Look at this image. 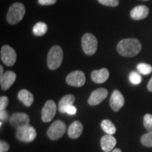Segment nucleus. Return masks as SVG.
<instances>
[{"mask_svg": "<svg viewBox=\"0 0 152 152\" xmlns=\"http://www.w3.org/2000/svg\"><path fill=\"white\" fill-rule=\"evenodd\" d=\"M144 126L149 132H152V115L147 113L144 116Z\"/></svg>", "mask_w": 152, "mask_h": 152, "instance_id": "nucleus-25", "label": "nucleus"}, {"mask_svg": "<svg viewBox=\"0 0 152 152\" xmlns=\"http://www.w3.org/2000/svg\"><path fill=\"white\" fill-rule=\"evenodd\" d=\"M64 52L61 47L58 45H54L49 50L47 56V66L49 69L56 70L61 65Z\"/></svg>", "mask_w": 152, "mask_h": 152, "instance_id": "nucleus-3", "label": "nucleus"}, {"mask_svg": "<svg viewBox=\"0 0 152 152\" xmlns=\"http://www.w3.org/2000/svg\"><path fill=\"white\" fill-rule=\"evenodd\" d=\"M48 30L47 25L43 22H39L36 23L33 28V33L36 36L45 35Z\"/></svg>", "mask_w": 152, "mask_h": 152, "instance_id": "nucleus-21", "label": "nucleus"}, {"mask_svg": "<svg viewBox=\"0 0 152 152\" xmlns=\"http://www.w3.org/2000/svg\"><path fill=\"white\" fill-rule=\"evenodd\" d=\"M109 104L113 111H118L125 104V99L122 93L118 90H114L110 98Z\"/></svg>", "mask_w": 152, "mask_h": 152, "instance_id": "nucleus-11", "label": "nucleus"}, {"mask_svg": "<svg viewBox=\"0 0 152 152\" xmlns=\"http://www.w3.org/2000/svg\"><path fill=\"white\" fill-rule=\"evenodd\" d=\"M141 142L147 147H152V132H148L141 137Z\"/></svg>", "mask_w": 152, "mask_h": 152, "instance_id": "nucleus-23", "label": "nucleus"}, {"mask_svg": "<svg viewBox=\"0 0 152 152\" xmlns=\"http://www.w3.org/2000/svg\"><path fill=\"white\" fill-rule=\"evenodd\" d=\"M16 75L14 71H8L4 73L2 77L0 78L1 88L4 91L9 90L16 81Z\"/></svg>", "mask_w": 152, "mask_h": 152, "instance_id": "nucleus-14", "label": "nucleus"}, {"mask_svg": "<svg viewBox=\"0 0 152 152\" xmlns=\"http://www.w3.org/2000/svg\"><path fill=\"white\" fill-rule=\"evenodd\" d=\"M11 125L16 129L30 124V117L28 114L24 113H15L11 115L9 118Z\"/></svg>", "mask_w": 152, "mask_h": 152, "instance_id": "nucleus-10", "label": "nucleus"}, {"mask_svg": "<svg viewBox=\"0 0 152 152\" xmlns=\"http://www.w3.org/2000/svg\"><path fill=\"white\" fill-rule=\"evenodd\" d=\"M4 68L2 67V66H0V78L2 77V76L4 75Z\"/></svg>", "mask_w": 152, "mask_h": 152, "instance_id": "nucleus-33", "label": "nucleus"}, {"mask_svg": "<svg viewBox=\"0 0 152 152\" xmlns=\"http://www.w3.org/2000/svg\"><path fill=\"white\" fill-rule=\"evenodd\" d=\"M137 69L139 73L143 74V75H149L152 72V67L151 65L145 63H140L137 66Z\"/></svg>", "mask_w": 152, "mask_h": 152, "instance_id": "nucleus-22", "label": "nucleus"}, {"mask_svg": "<svg viewBox=\"0 0 152 152\" xmlns=\"http://www.w3.org/2000/svg\"><path fill=\"white\" fill-rule=\"evenodd\" d=\"M57 0H38V3L40 5L48 6L53 5L56 2Z\"/></svg>", "mask_w": 152, "mask_h": 152, "instance_id": "nucleus-29", "label": "nucleus"}, {"mask_svg": "<svg viewBox=\"0 0 152 152\" xmlns=\"http://www.w3.org/2000/svg\"><path fill=\"white\" fill-rule=\"evenodd\" d=\"M147 89H148V90L149 91V92H152V77H151V79H150V80L149 81V83H148Z\"/></svg>", "mask_w": 152, "mask_h": 152, "instance_id": "nucleus-32", "label": "nucleus"}, {"mask_svg": "<svg viewBox=\"0 0 152 152\" xmlns=\"http://www.w3.org/2000/svg\"><path fill=\"white\" fill-rule=\"evenodd\" d=\"M16 53L12 47L4 45L1 49V59L7 66H14L16 61Z\"/></svg>", "mask_w": 152, "mask_h": 152, "instance_id": "nucleus-7", "label": "nucleus"}, {"mask_svg": "<svg viewBox=\"0 0 152 152\" xmlns=\"http://www.w3.org/2000/svg\"><path fill=\"white\" fill-rule=\"evenodd\" d=\"M109 72L107 68H102L100 70H95L91 73V77L93 82L97 84H102L109 79Z\"/></svg>", "mask_w": 152, "mask_h": 152, "instance_id": "nucleus-15", "label": "nucleus"}, {"mask_svg": "<svg viewBox=\"0 0 152 152\" xmlns=\"http://www.w3.org/2000/svg\"><path fill=\"white\" fill-rule=\"evenodd\" d=\"M149 9L145 5H139L134 7L130 11L131 18L134 20H142L149 16Z\"/></svg>", "mask_w": 152, "mask_h": 152, "instance_id": "nucleus-13", "label": "nucleus"}, {"mask_svg": "<svg viewBox=\"0 0 152 152\" xmlns=\"http://www.w3.org/2000/svg\"><path fill=\"white\" fill-rule=\"evenodd\" d=\"M25 14L26 8L22 3L16 2L13 4L7 13V22L10 25L17 24L23 18Z\"/></svg>", "mask_w": 152, "mask_h": 152, "instance_id": "nucleus-2", "label": "nucleus"}, {"mask_svg": "<svg viewBox=\"0 0 152 152\" xmlns=\"http://www.w3.org/2000/svg\"><path fill=\"white\" fill-rule=\"evenodd\" d=\"M112 152H122V151H121V150L120 149H118V148H116V149H113V151H112Z\"/></svg>", "mask_w": 152, "mask_h": 152, "instance_id": "nucleus-34", "label": "nucleus"}, {"mask_svg": "<svg viewBox=\"0 0 152 152\" xmlns=\"http://www.w3.org/2000/svg\"><path fill=\"white\" fill-rule=\"evenodd\" d=\"M16 136L19 141L23 142H31L34 141L37 137V132L33 126L28 125L17 129Z\"/></svg>", "mask_w": 152, "mask_h": 152, "instance_id": "nucleus-6", "label": "nucleus"}, {"mask_svg": "<svg viewBox=\"0 0 152 152\" xmlns=\"http://www.w3.org/2000/svg\"><path fill=\"white\" fill-rule=\"evenodd\" d=\"M142 50V44L135 38H127L119 42L117 51L121 56L133 57L137 55Z\"/></svg>", "mask_w": 152, "mask_h": 152, "instance_id": "nucleus-1", "label": "nucleus"}, {"mask_svg": "<svg viewBox=\"0 0 152 152\" xmlns=\"http://www.w3.org/2000/svg\"><path fill=\"white\" fill-rule=\"evenodd\" d=\"M8 118V113H7L6 110H2V111H0V118H1V121H7Z\"/></svg>", "mask_w": 152, "mask_h": 152, "instance_id": "nucleus-31", "label": "nucleus"}, {"mask_svg": "<svg viewBox=\"0 0 152 152\" xmlns=\"http://www.w3.org/2000/svg\"><path fill=\"white\" fill-rule=\"evenodd\" d=\"M76 112H77V109L73 105L68 106L66 109V113L69 115H75Z\"/></svg>", "mask_w": 152, "mask_h": 152, "instance_id": "nucleus-30", "label": "nucleus"}, {"mask_svg": "<svg viewBox=\"0 0 152 152\" xmlns=\"http://www.w3.org/2000/svg\"><path fill=\"white\" fill-rule=\"evenodd\" d=\"M108 90L105 88H99L92 92L88 99V104L90 106H96L99 104L107 97Z\"/></svg>", "mask_w": 152, "mask_h": 152, "instance_id": "nucleus-12", "label": "nucleus"}, {"mask_svg": "<svg viewBox=\"0 0 152 152\" xmlns=\"http://www.w3.org/2000/svg\"><path fill=\"white\" fill-rule=\"evenodd\" d=\"M9 104V99L7 96H3L0 97V111L5 110Z\"/></svg>", "mask_w": 152, "mask_h": 152, "instance_id": "nucleus-27", "label": "nucleus"}, {"mask_svg": "<svg viewBox=\"0 0 152 152\" xmlns=\"http://www.w3.org/2000/svg\"><path fill=\"white\" fill-rule=\"evenodd\" d=\"M66 125L65 123L60 120L54 121L47 130V134L48 137L52 140H57L62 137L65 134Z\"/></svg>", "mask_w": 152, "mask_h": 152, "instance_id": "nucleus-5", "label": "nucleus"}, {"mask_svg": "<svg viewBox=\"0 0 152 152\" xmlns=\"http://www.w3.org/2000/svg\"><path fill=\"white\" fill-rule=\"evenodd\" d=\"M56 113V105L52 100L47 101L42 110V120L43 122H50Z\"/></svg>", "mask_w": 152, "mask_h": 152, "instance_id": "nucleus-9", "label": "nucleus"}, {"mask_svg": "<svg viewBox=\"0 0 152 152\" xmlns=\"http://www.w3.org/2000/svg\"><path fill=\"white\" fill-rule=\"evenodd\" d=\"M101 147L104 152H110L116 145V139L111 134H106L101 139Z\"/></svg>", "mask_w": 152, "mask_h": 152, "instance_id": "nucleus-16", "label": "nucleus"}, {"mask_svg": "<svg viewBox=\"0 0 152 152\" xmlns=\"http://www.w3.org/2000/svg\"><path fill=\"white\" fill-rule=\"evenodd\" d=\"M86 81L85 73L83 71H75L71 72L66 77V83L73 87H83Z\"/></svg>", "mask_w": 152, "mask_h": 152, "instance_id": "nucleus-8", "label": "nucleus"}, {"mask_svg": "<svg viewBox=\"0 0 152 152\" xmlns=\"http://www.w3.org/2000/svg\"><path fill=\"white\" fill-rule=\"evenodd\" d=\"M129 80H130V83L132 84L139 85L142 82V77L140 75V74L138 73L137 72L132 71L129 75Z\"/></svg>", "mask_w": 152, "mask_h": 152, "instance_id": "nucleus-24", "label": "nucleus"}, {"mask_svg": "<svg viewBox=\"0 0 152 152\" xmlns=\"http://www.w3.org/2000/svg\"><path fill=\"white\" fill-rule=\"evenodd\" d=\"M75 100V97L73 94H66L63 96L58 102V111L61 113H66V109L67 106L73 105Z\"/></svg>", "mask_w": 152, "mask_h": 152, "instance_id": "nucleus-18", "label": "nucleus"}, {"mask_svg": "<svg viewBox=\"0 0 152 152\" xmlns=\"http://www.w3.org/2000/svg\"><path fill=\"white\" fill-rule=\"evenodd\" d=\"M98 1L106 7H115L119 4V0H98Z\"/></svg>", "mask_w": 152, "mask_h": 152, "instance_id": "nucleus-26", "label": "nucleus"}, {"mask_svg": "<svg viewBox=\"0 0 152 152\" xmlns=\"http://www.w3.org/2000/svg\"><path fill=\"white\" fill-rule=\"evenodd\" d=\"M83 131V125L78 121H74L69 126L68 135L71 139H77L81 135Z\"/></svg>", "mask_w": 152, "mask_h": 152, "instance_id": "nucleus-17", "label": "nucleus"}, {"mask_svg": "<svg viewBox=\"0 0 152 152\" xmlns=\"http://www.w3.org/2000/svg\"><path fill=\"white\" fill-rule=\"evenodd\" d=\"M82 47L85 54L88 56H92L97 50V39L92 34L85 33L82 37Z\"/></svg>", "mask_w": 152, "mask_h": 152, "instance_id": "nucleus-4", "label": "nucleus"}, {"mask_svg": "<svg viewBox=\"0 0 152 152\" xmlns=\"http://www.w3.org/2000/svg\"><path fill=\"white\" fill-rule=\"evenodd\" d=\"M9 144L5 141L0 142V152H6L9 151Z\"/></svg>", "mask_w": 152, "mask_h": 152, "instance_id": "nucleus-28", "label": "nucleus"}, {"mask_svg": "<svg viewBox=\"0 0 152 152\" xmlns=\"http://www.w3.org/2000/svg\"><path fill=\"white\" fill-rule=\"evenodd\" d=\"M101 127H102V130L108 134H111V135H113V134H115V132H116L115 126L110 120H104V121L101 123Z\"/></svg>", "mask_w": 152, "mask_h": 152, "instance_id": "nucleus-20", "label": "nucleus"}, {"mask_svg": "<svg viewBox=\"0 0 152 152\" xmlns=\"http://www.w3.org/2000/svg\"><path fill=\"white\" fill-rule=\"evenodd\" d=\"M18 99L26 106L29 107L34 102V96L31 92L27 90H21L18 92Z\"/></svg>", "mask_w": 152, "mask_h": 152, "instance_id": "nucleus-19", "label": "nucleus"}]
</instances>
